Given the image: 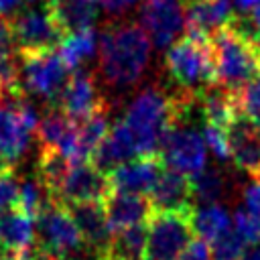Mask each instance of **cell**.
Listing matches in <instances>:
<instances>
[{
  "instance_id": "obj_1",
  "label": "cell",
  "mask_w": 260,
  "mask_h": 260,
  "mask_svg": "<svg viewBox=\"0 0 260 260\" xmlns=\"http://www.w3.org/2000/svg\"><path fill=\"white\" fill-rule=\"evenodd\" d=\"M150 39L136 22L110 24L100 35V73L108 85L130 87L140 81L150 59Z\"/></svg>"
},
{
  "instance_id": "obj_2",
  "label": "cell",
  "mask_w": 260,
  "mask_h": 260,
  "mask_svg": "<svg viewBox=\"0 0 260 260\" xmlns=\"http://www.w3.org/2000/svg\"><path fill=\"white\" fill-rule=\"evenodd\" d=\"M215 81L230 91L238 93L246 83L260 77V51L258 45L238 32L234 26H225L211 39Z\"/></svg>"
},
{
  "instance_id": "obj_3",
  "label": "cell",
  "mask_w": 260,
  "mask_h": 260,
  "mask_svg": "<svg viewBox=\"0 0 260 260\" xmlns=\"http://www.w3.org/2000/svg\"><path fill=\"white\" fill-rule=\"evenodd\" d=\"M165 71L181 91L201 93L215 83V63L211 41L187 35L173 43L165 53Z\"/></svg>"
},
{
  "instance_id": "obj_4",
  "label": "cell",
  "mask_w": 260,
  "mask_h": 260,
  "mask_svg": "<svg viewBox=\"0 0 260 260\" xmlns=\"http://www.w3.org/2000/svg\"><path fill=\"white\" fill-rule=\"evenodd\" d=\"M35 246L39 252L57 258V260H77L83 250L85 242L67 211L65 205L49 199V203L41 209L35 217Z\"/></svg>"
},
{
  "instance_id": "obj_5",
  "label": "cell",
  "mask_w": 260,
  "mask_h": 260,
  "mask_svg": "<svg viewBox=\"0 0 260 260\" xmlns=\"http://www.w3.org/2000/svg\"><path fill=\"white\" fill-rule=\"evenodd\" d=\"M191 211H154L148 219L146 260H179L193 240Z\"/></svg>"
},
{
  "instance_id": "obj_6",
  "label": "cell",
  "mask_w": 260,
  "mask_h": 260,
  "mask_svg": "<svg viewBox=\"0 0 260 260\" xmlns=\"http://www.w3.org/2000/svg\"><path fill=\"white\" fill-rule=\"evenodd\" d=\"M39 122V112L26 102L24 93L0 102V154L10 165L24 156Z\"/></svg>"
},
{
  "instance_id": "obj_7",
  "label": "cell",
  "mask_w": 260,
  "mask_h": 260,
  "mask_svg": "<svg viewBox=\"0 0 260 260\" xmlns=\"http://www.w3.org/2000/svg\"><path fill=\"white\" fill-rule=\"evenodd\" d=\"M20 57V83L30 95L57 104L63 85L69 79V67L53 51L18 53Z\"/></svg>"
},
{
  "instance_id": "obj_8",
  "label": "cell",
  "mask_w": 260,
  "mask_h": 260,
  "mask_svg": "<svg viewBox=\"0 0 260 260\" xmlns=\"http://www.w3.org/2000/svg\"><path fill=\"white\" fill-rule=\"evenodd\" d=\"M10 26L18 53L53 51L67 35L47 4L20 10L10 18Z\"/></svg>"
},
{
  "instance_id": "obj_9",
  "label": "cell",
  "mask_w": 260,
  "mask_h": 260,
  "mask_svg": "<svg viewBox=\"0 0 260 260\" xmlns=\"http://www.w3.org/2000/svg\"><path fill=\"white\" fill-rule=\"evenodd\" d=\"M162 162L189 179L201 173L207 165V144L203 132L189 126L187 122L177 124L160 146Z\"/></svg>"
},
{
  "instance_id": "obj_10",
  "label": "cell",
  "mask_w": 260,
  "mask_h": 260,
  "mask_svg": "<svg viewBox=\"0 0 260 260\" xmlns=\"http://www.w3.org/2000/svg\"><path fill=\"white\" fill-rule=\"evenodd\" d=\"M140 26L156 49H169L187 28L183 0H142Z\"/></svg>"
},
{
  "instance_id": "obj_11",
  "label": "cell",
  "mask_w": 260,
  "mask_h": 260,
  "mask_svg": "<svg viewBox=\"0 0 260 260\" xmlns=\"http://www.w3.org/2000/svg\"><path fill=\"white\" fill-rule=\"evenodd\" d=\"M110 191L112 185L104 171H100L93 162H77L69 167L51 199L67 207L73 203L104 201Z\"/></svg>"
},
{
  "instance_id": "obj_12",
  "label": "cell",
  "mask_w": 260,
  "mask_h": 260,
  "mask_svg": "<svg viewBox=\"0 0 260 260\" xmlns=\"http://www.w3.org/2000/svg\"><path fill=\"white\" fill-rule=\"evenodd\" d=\"M104 104L108 102L100 93L95 75L87 69H75L63 85L55 108H59L71 120H83L95 110H100Z\"/></svg>"
},
{
  "instance_id": "obj_13",
  "label": "cell",
  "mask_w": 260,
  "mask_h": 260,
  "mask_svg": "<svg viewBox=\"0 0 260 260\" xmlns=\"http://www.w3.org/2000/svg\"><path fill=\"white\" fill-rule=\"evenodd\" d=\"M165 162L160 154H146V156H136L118 169H114L108 179L112 189L116 191H126V193H138L146 195L152 191L156 185L160 173L165 171Z\"/></svg>"
},
{
  "instance_id": "obj_14",
  "label": "cell",
  "mask_w": 260,
  "mask_h": 260,
  "mask_svg": "<svg viewBox=\"0 0 260 260\" xmlns=\"http://www.w3.org/2000/svg\"><path fill=\"white\" fill-rule=\"evenodd\" d=\"M67 211L71 213V217L85 242V248L98 256L106 254L110 250L114 232L110 228L104 203L102 201L73 203V205H67Z\"/></svg>"
},
{
  "instance_id": "obj_15",
  "label": "cell",
  "mask_w": 260,
  "mask_h": 260,
  "mask_svg": "<svg viewBox=\"0 0 260 260\" xmlns=\"http://www.w3.org/2000/svg\"><path fill=\"white\" fill-rule=\"evenodd\" d=\"M187 30L199 39L211 41L234 18L232 0H183Z\"/></svg>"
},
{
  "instance_id": "obj_16",
  "label": "cell",
  "mask_w": 260,
  "mask_h": 260,
  "mask_svg": "<svg viewBox=\"0 0 260 260\" xmlns=\"http://www.w3.org/2000/svg\"><path fill=\"white\" fill-rule=\"evenodd\" d=\"M230 152L236 169L246 173L250 179L260 177V130L242 114L228 126Z\"/></svg>"
},
{
  "instance_id": "obj_17",
  "label": "cell",
  "mask_w": 260,
  "mask_h": 260,
  "mask_svg": "<svg viewBox=\"0 0 260 260\" xmlns=\"http://www.w3.org/2000/svg\"><path fill=\"white\" fill-rule=\"evenodd\" d=\"M102 203H104L112 232L138 225V223H148V219L154 213L150 199L138 193H126V191L112 189Z\"/></svg>"
},
{
  "instance_id": "obj_18",
  "label": "cell",
  "mask_w": 260,
  "mask_h": 260,
  "mask_svg": "<svg viewBox=\"0 0 260 260\" xmlns=\"http://www.w3.org/2000/svg\"><path fill=\"white\" fill-rule=\"evenodd\" d=\"M136 156H140L136 138L130 132V128L120 120L114 126H110L106 138L95 148V152L91 156V162L100 171H104L106 175H110L114 169H118L120 165L132 160Z\"/></svg>"
},
{
  "instance_id": "obj_19",
  "label": "cell",
  "mask_w": 260,
  "mask_h": 260,
  "mask_svg": "<svg viewBox=\"0 0 260 260\" xmlns=\"http://www.w3.org/2000/svg\"><path fill=\"white\" fill-rule=\"evenodd\" d=\"M148 199L152 203L154 211H187L193 209L191 199V179L187 175H181L173 169H165L148 193Z\"/></svg>"
},
{
  "instance_id": "obj_20",
  "label": "cell",
  "mask_w": 260,
  "mask_h": 260,
  "mask_svg": "<svg viewBox=\"0 0 260 260\" xmlns=\"http://www.w3.org/2000/svg\"><path fill=\"white\" fill-rule=\"evenodd\" d=\"M199 106H201V118L205 120V124H213L225 130L234 122V118L240 114L236 93L219 85L217 81L199 93Z\"/></svg>"
},
{
  "instance_id": "obj_21",
  "label": "cell",
  "mask_w": 260,
  "mask_h": 260,
  "mask_svg": "<svg viewBox=\"0 0 260 260\" xmlns=\"http://www.w3.org/2000/svg\"><path fill=\"white\" fill-rule=\"evenodd\" d=\"M47 6L65 32L93 28L100 14V0H49Z\"/></svg>"
},
{
  "instance_id": "obj_22",
  "label": "cell",
  "mask_w": 260,
  "mask_h": 260,
  "mask_svg": "<svg viewBox=\"0 0 260 260\" xmlns=\"http://www.w3.org/2000/svg\"><path fill=\"white\" fill-rule=\"evenodd\" d=\"M35 219L20 207H10L0 211V244L26 252L35 242Z\"/></svg>"
},
{
  "instance_id": "obj_23",
  "label": "cell",
  "mask_w": 260,
  "mask_h": 260,
  "mask_svg": "<svg viewBox=\"0 0 260 260\" xmlns=\"http://www.w3.org/2000/svg\"><path fill=\"white\" fill-rule=\"evenodd\" d=\"M110 106L104 104L100 110H95L93 114H89L83 120H75L77 122V154H79V162H87L91 160L95 148L100 146V142L106 138L108 130H110Z\"/></svg>"
},
{
  "instance_id": "obj_24",
  "label": "cell",
  "mask_w": 260,
  "mask_h": 260,
  "mask_svg": "<svg viewBox=\"0 0 260 260\" xmlns=\"http://www.w3.org/2000/svg\"><path fill=\"white\" fill-rule=\"evenodd\" d=\"M193 234L205 242H213L234 225V215L221 203H205L191 211Z\"/></svg>"
},
{
  "instance_id": "obj_25",
  "label": "cell",
  "mask_w": 260,
  "mask_h": 260,
  "mask_svg": "<svg viewBox=\"0 0 260 260\" xmlns=\"http://www.w3.org/2000/svg\"><path fill=\"white\" fill-rule=\"evenodd\" d=\"M100 47V39L93 28H83V30H73L67 32L59 45V57L69 69H81L83 63H87Z\"/></svg>"
},
{
  "instance_id": "obj_26",
  "label": "cell",
  "mask_w": 260,
  "mask_h": 260,
  "mask_svg": "<svg viewBox=\"0 0 260 260\" xmlns=\"http://www.w3.org/2000/svg\"><path fill=\"white\" fill-rule=\"evenodd\" d=\"M146 244L148 223H138L114 232L110 250L106 254H112L120 260H146Z\"/></svg>"
},
{
  "instance_id": "obj_27",
  "label": "cell",
  "mask_w": 260,
  "mask_h": 260,
  "mask_svg": "<svg viewBox=\"0 0 260 260\" xmlns=\"http://www.w3.org/2000/svg\"><path fill=\"white\" fill-rule=\"evenodd\" d=\"M228 181L217 169H203L195 177H191V193L193 199H197L201 205L205 203H219V199L225 195Z\"/></svg>"
},
{
  "instance_id": "obj_28",
  "label": "cell",
  "mask_w": 260,
  "mask_h": 260,
  "mask_svg": "<svg viewBox=\"0 0 260 260\" xmlns=\"http://www.w3.org/2000/svg\"><path fill=\"white\" fill-rule=\"evenodd\" d=\"M49 193L45 189V185L41 183V179H24L20 183V195H18V207L28 213L32 219L41 213V209L49 203Z\"/></svg>"
},
{
  "instance_id": "obj_29",
  "label": "cell",
  "mask_w": 260,
  "mask_h": 260,
  "mask_svg": "<svg viewBox=\"0 0 260 260\" xmlns=\"http://www.w3.org/2000/svg\"><path fill=\"white\" fill-rule=\"evenodd\" d=\"M209 250L213 260H242L246 252V242L232 228L219 238H215L213 242H209Z\"/></svg>"
},
{
  "instance_id": "obj_30",
  "label": "cell",
  "mask_w": 260,
  "mask_h": 260,
  "mask_svg": "<svg viewBox=\"0 0 260 260\" xmlns=\"http://www.w3.org/2000/svg\"><path fill=\"white\" fill-rule=\"evenodd\" d=\"M238 110L260 130V77L246 83L238 93Z\"/></svg>"
},
{
  "instance_id": "obj_31",
  "label": "cell",
  "mask_w": 260,
  "mask_h": 260,
  "mask_svg": "<svg viewBox=\"0 0 260 260\" xmlns=\"http://www.w3.org/2000/svg\"><path fill=\"white\" fill-rule=\"evenodd\" d=\"M203 138L207 144V150L219 160H232V152H230V138H228V130L213 126V124H205L203 126Z\"/></svg>"
},
{
  "instance_id": "obj_32",
  "label": "cell",
  "mask_w": 260,
  "mask_h": 260,
  "mask_svg": "<svg viewBox=\"0 0 260 260\" xmlns=\"http://www.w3.org/2000/svg\"><path fill=\"white\" fill-rule=\"evenodd\" d=\"M234 230L240 234V238L246 244L260 242V219L242 205L234 211Z\"/></svg>"
},
{
  "instance_id": "obj_33",
  "label": "cell",
  "mask_w": 260,
  "mask_h": 260,
  "mask_svg": "<svg viewBox=\"0 0 260 260\" xmlns=\"http://www.w3.org/2000/svg\"><path fill=\"white\" fill-rule=\"evenodd\" d=\"M230 26H234L238 32H242L244 37H248L252 43L260 47V4L246 16H234Z\"/></svg>"
},
{
  "instance_id": "obj_34",
  "label": "cell",
  "mask_w": 260,
  "mask_h": 260,
  "mask_svg": "<svg viewBox=\"0 0 260 260\" xmlns=\"http://www.w3.org/2000/svg\"><path fill=\"white\" fill-rule=\"evenodd\" d=\"M18 195H20V181L14 177L12 171L0 177V211L18 207Z\"/></svg>"
},
{
  "instance_id": "obj_35",
  "label": "cell",
  "mask_w": 260,
  "mask_h": 260,
  "mask_svg": "<svg viewBox=\"0 0 260 260\" xmlns=\"http://www.w3.org/2000/svg\"><path fill=\"white\" fill-rule=\"evenodd\" d=\"M242 207H246L250 213H254L260 219V177L252 179L242 189Z\"/></svg>"
},
{
  "instance_id": "obj_36",
  "label": "cell",
  "mask_w": 260,
  "mask_h": 260,
  "mask_svg": "<svg viewBox=\"0 0 260 260\" xmlns=\"http://www.w3.org/2000/svg\"><path fill=\"white\" fill-rule=\"evenodd\" d=\"M179 260H213V258H211V250L207 242L201 238H193Z\"/></svg>"
},
{
  "instance_id": "obj_37",
  "label": "cell",
  "mask_w": 260,
  "mask_h": 260,
  "mask_svg": "<svg viewBox=\"0 0 260 260\" xmlns=\"http://www.w3.org/2000/svg\"><path fill=\"white\" fill-rule=\"evenodd\" d=\"M138 0H100V8L104 12H108L110 16H120L124 12H128Z\"/></svg>"
},
{
  "instance_id": "obj_38",
  "label": "cell",
  "mask_w": 260,
  "mask_h": 260,
  "mask_svg": "<svg viewBox=\"0 0 260 260\" xmlns=\"http://www.w3.org/2000/svg\"><path fill=\"white\" fill-rule=\"evenodd\" d=\"M28 0H0V16L6 18V16H14Z\"/></svg>"
},
{
  "instance_id": "obj_39",
  "label": "cell",
  "mask_w": 260,
  "mask_h": 260,
  "mask_svg": "<svg viewBox=\"0 0 260 260\" xmlns=\"http://www.w3.org/2000/svg\"><path fill=\"white\" fill-rule=\"evenodd\" d=\"M258 4H260V0H232L234 12H238V16H246V14H250Z\"/></svg>"
},
{
  "instance_id": "obj_40",
  "label": "cell",
  "mask_w": 260,
  "mask_h": 260,
  "mask_svg": "<svg viewBox=\"0 0 260 260\" xmlns=\"http://www.w3.org/2000/svg\"><path fill=\"white\" fill-rule=\"evenodd\" d=\"M242 260H260V242L258 244H250V248H246Z\"/></svg>"
},
{
  "instance_id": "obj_41",
  "label": "cell",
  "mask_w": 260,
  "mask_h": 260,
  "mask_svg": "<svg viewBox=\"0 0 260 260\" xmlns=\"http://www.w3.org/2000/svg\"><path fill=\"white\" fill-rule=\"evenodd\" d=\"M26 260H57V258H51V256H47V254H43V252H39V250L32 252V248H30L28 254H26Z\"/></svg>"
},
{
  "instance_id": "obj_42",
  "label": "cell",
  "mask_w": 260,
  "mask_h": 260,
  "mask_svg": "<svg viewBox=\"0 0 260 260\" xmlns=\"http://www.w3.org/2000/svg\"><path fill=\"white\" fill-rule=\"evenodd\" d=\"M8 171H12V165H10V162L0 154V177H2V175H6Z\"/></svg>"
},
{
  "instance_id": "obj_43",
  "label": "cell",
  "mask_w": 260,
  "mask_h": 260,
  "mask_svg": "<svg viewBox=\"0 0 260 260\" xmlns=\"http://www.w3.org/2000/svg\"><path fill=\"white\" fill-rule=\"evenodd\" d=\"M98 260H120V258H116L112 254H102V256H98Z\"/></svg>"
},
{
  "instance_id": "obj_44",
  "label": "cell",
  "mask_w": 260,
  "mask_h": 260,
  "mask_svg": "<svg viewBox=\"0 0 260 260\" xmlns=\"http://www.w3.org/2000/svg\"><path fill=\"white\" fill-rule=\"evenodd\" d=\"M258 51H260V47H258Z\"/></svg>"
}]
</instances>
